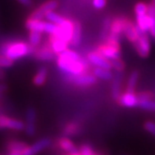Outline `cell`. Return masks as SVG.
Listing matches in <instances>:
<instances>
[{"mask_svg":"<svg viewBox=\"0 0 155 155\" xmlns=\"http://www.w3.org/2000/svg\"><path fill=\"white\" fill-rule=\"evenodd\" d=\"M93 75L97 78H100L103 80H111L113 78L110 70H107L101 67H95L93 69Z\"/></svg>","mask_w":155,"mask_h":155,"instance_id":"obj_24","label":"cell"},{"mask_svg":"<svg viewBox=\"0 0 155 155\" xmlns=\"http://www.w3.org/2000/svg\"><path fill=\"white\" fill-rule=\"evenodd\" d=\"M110 18H106L103 22V28H102V31H101V38L103 39L104 41H105L110 35Z\"/></svg>","mask_w":155,"mask_h":155,"instance_id":"obj_29","label":"cell"},{"mask_svg":"<svg viewBox=\"0 0 155 155\" xmlns=\"http://www.w3.org/2000/svg\"><path fill=\"white\" fill-rule=\"evenodd\" d=\"M31 47L24 41H14L5 45L1 48V54H4L12 61H17L30 54Z\"/></svg>","mask_w":155,"mask_h":155,"instance_id":"obj_2","label":"cell"},{"mask_svg":"<svg viewBox=\"0 0 155 155\" xmlns=\"http://www.w3.org/2000/svg\"><path fill=\"white\" fill-rule=\"evenodd\" d=\"M48 68L45 67H41L38 70L37 73L35 74V76L33 78V83L36 86H41L43 85L46 81H47V78H48Z\"/></svg>","mask_w":155,"mask_h":155,"instance_id":"obj_22","label":"cell"},{"mask_svg":"<svg viewBox=\"0 0 155 155\" xmlns=\"http://www.w3.org/2000/svg\"><path fill=\"white\" fill-rule=\"evenodd\" d=\"M124 21L125 17H116L115 19L111 20L110 35L120 40L121 35L123 34Z\"/></svg>","mask_w":155,"mask_h":155,"instance_id":"obj_15","label":"cell"},{"mask_svg":"<svg viewBox=\"0 0 155 155\" xmlns=\"http://www.w3.org/2000/svg\"><path fill=\"white\" fill-rule=\"evenodd\" d=\"M58 5H59V4L56 0H48L34 11L30 15L29 18H33V19H36V20H42L49 11H54L58 7Z\"/></svg>","mask_w":155,"mask_h":155,"instance_id":"obj_7","label":"cell"},{"mask_svg":"<svg viewBox=\"0 0 155 155\" xmlns=\"http://www.w3.org/2000/svg\"><path fill=\"white\" fill-rule=\"evenodd\" d=\"M51 139L48 137H43L37 140L32 145H28L25 149L22 151L21 155H37L41 152L44 151L51 145Z\"/></svg>","mask_w":155,"mask_h":155,"instance_id":"obj_6","label":"cell"},{"mask_svg":"<svg viewBox=\"0 0 155 155\" xmlns=\"http://www.w3.org/2000/svg\"><path fill=\"white\" fill-rule=\"evenodd\" d=\"M6 87L5 84H0V94H2V93H4L5 91H6Z\"/></svg>","mask_w":155,"mask_h":155,"instance_id":"obj_41","label":"cell"},{"mask_svg":"<svg viewBox=\"0 0 155 155\" xmlns=\"http://www.w3.org/2000/svg\"><path fill=\"white\" fill-rule=\"evenodd\" d=\"M45 18L50 22H53V23H55L57 25H61L62 22H64V20L66 18L61 16L60 14L56 13L55 11H49L46 16H45Z\"/></svg>","mask_w":155,"mask_h":155,"instance_id":"obj_25","label":"cell"},{"mask_svg":"<svg viewBox=\"0 0 155 155\" xmlns=\"http://www.w3.org/2000/svg\"><path fill=\"white\" fill-rule=\"evenodd\" d=\"M111 67L117 72H122L124 68H125V64L121 59H117V60H113L110 61Z\"/></svg>","mask_w":155,"mask_h":155,"instance_id":"obj_33","label":"cell"},{"mask_svg":"<svg viewBox=\"0 0 155 155\" xmlns=\"http://www.w3.org/2000/svg\"><path fill=\"white\" fill-rule=\"evenodd\" d=\"M82 131V127L78 122L75 121L68 122L63 127V134L64 136H76L78 135Z\"/></svg>","mask_w":155,"mask_h":155,"instance_id":"obj_17","label":"cell"},{"mask_svg":"<svg viewBox=\"0 0 155 155\" xmlns=\"http://www.w3.org/2000/svg\"><path fill=\"white\" fill-rule=\"evenodd\" d=\"M122 72H117L115 78L113 79L112 88H111V96L113 99L118 100L121 95V85H122Z\"/></svg>","mask_w":155,"mask_h":155,"instance_id":"obj_20","label":"cell"},{"mask_svg":"<svg viewBox=\"0 0 155 155\" xmlns=\"http://www.w3.org/2000/svg\"><path fill=\"white\" fill-rule=\"evenodd\" d=\"M143 127H144L145 130L147 132H148L151 134L152 135L155 136V122L153 121H147L143 124Z\"/></svg>","mask_w":155,"mask_h":155,"instance_id":"obj_36","label":"cell"},{"mask_svg":"<svg viewBox=\"0 0 155 155\" xmlns=\"http://www.w3.org/2000/svg\"><path fill=\"white\" fill-rule=\"evenodd\" d=\"M36 110L32 107L28 108L26 111V123L24 131L29 137L34 136L36 133Z\"/></svg>","mask_w":155,"mask_h":155,"instance_id":"obj_9","label":"cell"},{"mask_svg":"<svg viewBox=\"0 0 155 155\" xmlns=\"http://www.w3.org/2000/svg\"><path fill=\"white\" fill-rule=\"evenodd\" d=\"M68 45L69 44L65 42L64 41L56 38L53 35H51V37H50V48H52L53 52L55 54H59L62 53L63 51L67 49Z\"/></svg>","mask_w":155,"mask_h":155,"instance_id":"obj_19","label":"cell"},{"mask_svg":"<svg viewBox=\"0 0 155 155\" xmlns=\"http://www.w3.org/2000/svg\"><path fill=\"white\" fill-rule=\"evenodd\" d=\"M140 109L147 111H155V101L153 100H143L139 101L138 106Z\"/></svg>","mask_w":155,"mask_h":155,"instance_id":"obj_28","label":"cell"},{"mask_svg":"<svg viewBox=\"0 0 155 155\" xmlns=\"http://www.w3.org/2000/svg\"><path fill=\"white\" fill-rule=\"evenodd\" d=\"M117 102L122 107L134 108L138 106L139 100L137 98V94L134 92V91H126L124 93L120 95Z\"/></svg>","mask_w":155,"mask_h":155,"instance_id":"obj_11","label":"cell"},{"mask_svg":"<svg viewBox=\"0 0 155 155\" xmlns=\"http://www.w3.org/2000/svg\"><path fill=\"white\" fill-rule=\"evenodd\" d=\"M13 65V61L4 54H0V68H8Z\"/></svg>","mask_w":155,"mask_h":155,"instance_id":"obj_34","label":"cell"},{"mask_svg":"<svg viewBox=\"0 0 155 155\" xmlns=\"http://www.w3.org/2000/svg\"><path fill=\"white\" fill-rule=\"evenodd\" d=\"M54 55H55V54L53 52L52 48L47 47V46L40 48L35 53V57L38 60H40V61H48L54 60Z\"/></svg>","mask_w":155,"mask_h":155,"instance_id":"obj_21","label":"cell"},{"mask_svg":"<svg viewBox=\"0 0 155 155\" xmlns=\"http://www.w3.org/2000/svg\"><path fill=\"white\" fill-rule=\"evenodd\" d=\"M44 22L42 20H36L33 18H28L26 22V28L29 31H37V32H43L44 28Z\"/></svg>","mask_w":155,"mask_h":155,"instance_id":"obj_23","label":"cell"},{"mask_svg":"<svg viewBox=\"0 0 155 155\" xmlns=\"http://www.w3.org/2000/svg\"><path fill=\"white\" fill-rule=\"evenodd\" d=\"M152 4H153V5H155V0H152Z\"/></svg>","mask_w":155,"mask_h":155,"instance_id":"obj_42","label":"cell"},{"mask_svg":"<svg viewBox=\"0 0 155 155\" xmlns=\"http://www.w3.org/2000/svg\"><path fill=\"white\" fill-rule=\"evenodd\" d=\"M148 34H149L150 36L155 41V18H153V23L150 27Z\"/></svg>","mask_w":155,"mask_h":155,"instance_id":"obj_39","label":"cell"},{"mask_svg":"<svg viewBox=\"0 0 155 155\" xmlns=\"http://www.w3.org/2000/svg\"><path fill=\"white\" fill-rule=\"evenodd\" d=\"M107 5L106 0H92V5L97 10H102L104 9Z\"/></svg>","mask_w":155,"mask_h":155,"instance_id":"obj_37","label":"cell"},{"mask_svg":"<svg viewBox=\"0 0 155 155\" xmlns=\"http://www.w3.org/2000/svg\"><path fill=\"white\" fill-rule=\"evenodd\" d=\"M147 15H149L153 18H155V5H153L152 3L147 5Z\"/></svg>","mask_w":155,"mask_h":155,"instance_id":"obj_38","label":"cell"},{"mask_svg":"<svg viewBox=\"0 0 155 155\" xmlns=\"http://www.w3.org/2000/svg\"><path fill=\"white\" fill-rule=\"evenodd\" d=\"M134 13L135 16L145 15L147 13V5L143 2H139L134 6Z\"/></svg>","mask_w":155,"mask_h":155,"instance_id":"obj_31","label":"cell"},{"mask_svg":"<svg viewBox=\"0 0 155 155\" xmlns=\"http://www.w3.org/2000/svg\"><path fill=\"white\" fill-rule=\"evenodd\" d=\"M25 122L22 120L0 114V129H9L12 131H23Z\"/></svg>","mask_w":155,"mask_h":155,"instance_id":"obj_3","label":"cell"},{"mask_svg":"<svg viewBox=\"0 0 155 155\" xmlns=\"http://www.w3.org/2000/svg\"><path fill=\"white\" fill-rule=\"evenodd\" d=\"M71 83L74 84L78 87H89L97 83V78L93 74L83 73L78 76H67Z\"/></svg>","mask_w":155,"mask_h":155,"instance_id":"obj_8","label":"cell"},{"mask_svg":"<svg viewBox=\"0 0 155 155\" xmlns=\"http://www.w3.org/2000/svg\"><path fill=\"white\" fill-rule=\"evenodd\" d=\"M73 27H74V22H72L69 19H65L64 22H62L61 25H59L57 33L54 35L53 36L62 40L69 44L72 36Z\"/></svg>","mask_w":155,"mask_h":155,"instance_id":"obj_5","label":"cell"},{"mask_svg":"<svg viewBox=\"0 0 155 155\" xmlns=\"http://www.w3.org/2000/svg\"><path fill=\"white\" fill-rule=\"evenodd\" d=\"M134 48L141 58H147L151 52V41L148 33L140 34L138 40L134 43Z\"/></svg>","mask_w":155,"mask_h":155,"instance_id":"obj_4","label":"cell"},{"mask_svg":"<svg viewBox=\"0 0 155 155\" xmlns=\"http://www.w3.org/2000/svg\"><path fill=\"white\" fill-rule=\"evenodd\" d=\"M123 35H125V37L127 38V41L133 44L138 40L139 34L135 23H134L132 21H130L129 19H127L126 17H125V21H124Z\"/></svg>","mask_w":155,"mask_h":155,"instance_id":"obj_13","label":"cell"},{"mask_svg":"<svg viewBox=\"0 0 155 155\" xmlns=\"http://www.w3.org/2000/svg\"><path fill=\"white\" fill-rule=\"evenodd\" d=\"M139 76H140V73H139L138 71H134V72H131V74L129 75V77L127 78L126 91H134L136 84L138 82Z\"/></svg>","mask_w":155,"mask_h":155,"instance_id":"obj_26","label":"cell"},{"mask_svg":"<svg viewBox=\"0 0 155 155\" xmlns=\"http://www.w3.org/2000/svg\"><path fill=\"white\" fill-rule=\"evenodd\" d=\"M59 25H57L55 23L50 22H44V28H43V32L46 34H48L50 35H54L57 33L58 31Z\"/></svg>","mask_w":155,"mask_h":155,"instance_id":"obj_30","label":"cell"},{"mask_svg":"<svg viewBox=\"0 0 155 155\" xmlns=\"http://www.w3.org/2000/svg\"><path fill=\"white\" fill-rule=\"evenodd\" d=\"M78 151L80 152V153L82 155H93L96 153V151L92 147V146L88 144V143H84V144L81 145L78 148Z\"/></svg>","mask_w":155,"mask_h":155,"instance_id":"obj_32","label":"cell"},{"mask_svg":"<svg viewBox=\"0 0 155 155\" xmlns=\"http://www.w3.org/2000/svg\"><path fill=\"white\" fill-rule=\"evenodd\" d=\"M17 1L24 6H30L32 5V0H17Z\"/></svg>","mask_w":155,"mask_h":155,"instance_id":"obj_40","label":"cell"},{"mask_svg":"<svg viewBox=\"0 0 155 155\" xmlns=\"http://www.w3.org/2000/svg\"><path fill=\"white\" fill-rule=\"evenodd\" d=\"M96 52L109 61L121 59V57H122V50H118L115 48H112L104 42V44L100 45L97 48Z\"/></svg>","mask_w":155,"mask_h":155,"instance_id":"obj_10","label":"cell"},{"mask_svg":"<svg viewBox=\"0 0 155 155\" xmlns=\"http://www.w3.org/2000/svg\"><path fill=\"white\" fill-rule=\"evenodd\" d=\"M87 61H89V63H91V65H93L96 67H101V68H104L107 70L112 69L110 61L104 58L96 51L89 53L87 55Z\"/></svg>","mask_w":155,"mask_h":155,"instance_id":"obj_12","label":"cell"},{"mask_svg":"<svg viewBox=\"0 0 155 155\" xmlns=\"http://www.w3.org/2000/svg\"><path fill=\"white\" fill-rule=\"evenodd\" d=\"M56 145L63 152L68 153L78 150L77 148V147L75 146V144L73 143V141L67 136H62V137L57 139Z\"/></svg>","mask_w":155,"mask_h":155,"instance_id":"obj_16","label":"cell"},{"mask_svg":"<svg viewBox=\"0 0 155 155\" xmlns=\"http://www.w3.org/2000/svg\"><path fill=\"white\" fill-rule=\"evenodd\" d=\"M57 65L61 72L67 76H78L86 73L89 68V61L81 58L74 50L66 49L58 54Z\"/></svg>","mask_w":155,"mask_h":155,"instance_id":"obj_1","label":"cell"},{"mask_svg":"<svg viewBox=\"0 0 155 155\" xmlns=\"http://www.w3.org/2000/svg\"><path fill=\"white\" fill-rule=\"evenodd\" d=\"M154 95L151 91H140L137 93V98L139 101H143V100H152L153 98Z\"/></svg>","mask_w":155,"mask_h":155,"instance_id":"obj_35","label":"cell"},{"mask_svg":"<svg viewBox=\"0 0 155 155\" xmlns=\"http://www.w3.org/2000/svg\"><path fill=\"white\" fill-rule=\"evenodd\" d=\"M28 145L22 141V140H9L6 144V150L8 152L9 155H21L22 151L25 149Z\"/></svg>","mask_w":155,"mask_h":155,"instance_id":"obj_14","label":"cell"},{"mask_svg":"<svg viewBox=\"0 0 155 155\" xmlns=\"http://www.w3.org/2000/svg\"><path fill=\"white\" fill-rule=\"evenodd\" d=\"M41 41V33L37 31H30L28 35V41L31 47L38 46Z\"/></svg>","mask_w":155,"mask_h":155,"instance_id":"obj_27","label":"cell"},{"mask_svg":"<svg viewBox=\"0 0 155 155\" xmlns=\"http://www.w3.org/2000/svg\"><path fill=\"white\" fill-rule=\"evenodd\" d=\"M81 40H82V25L78 21H76L74 22L72 36L69 45H71L74 48L78 47L81 43Z\"/></svg>","mask_w":155,"mask_h":155,"instance_id":"obj_18","label":"cell"}]
</instances>
